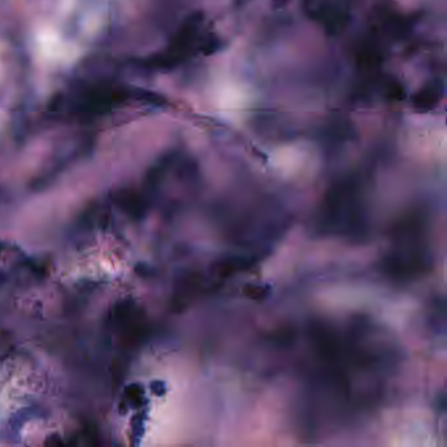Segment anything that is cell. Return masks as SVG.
I'll list each match as a JSON object with an SVG mask.
<instances>
[{"instance_id":"obj_1","label":"cell","mask_w":447,"mask_h":447,"mask_svg":"<svg viewBox=\"0 0 447 447\" xmlns=\"http://www.w3.org/2000/svg\"><path fill=\"white\" fill-rule=\"evenodd\" d=\"M432 267L428 215L413 208L395 221L382 269L396 282H410Z\"/></svg>"},{"instance_id":"obj_2","label":"cell","mask_w":447,"mask_h":447,"mask_svg":"<svg viewBox=\"0 0 447 447\" xmlns=\"http://www.w3.org/2000/svg\"><path fill=\"white\" fill-rule=\"evenodd\" d=\"M366 203L361 187L342 181L325 194L316 215V227L323 235L364 237L366 235Z\"/></svg>"},{"instance_id":"obj_3","label":"cell","mask_w":447,"mask_h":447,"mask_svg":"<svg viewBox=\"0 0 447 447\" xmlns=\"http://www.w3.org/2000/svg\"><path fill=\"white\" fill-rule=\"evenodd\" d=\"M130 96L122 87H114L110 84H95L72 92L65 97L63 105L71 114H99L114 108L128 100Z\"/></svg>"},{"instance_id":"obj_4","label":"cell","mask_w":447,"mask_h":447,"mask_svg":"<svg viewBox=\"0 0 447 447\" xmlns=\"http://www.w3.org/2000/svg\"><path fill=\"white\" fill-rule=\"evenodd\" d=\"M115 203L122 212L134 219H140L146 215L147 205L144 199L131 190H120L115 194Z\"/></svg>"},{"instance_id":"obj_5","label":"cell","mask_w":447,"mask_h":447,"mask_svg":"<svg viewBox=\"0 0 447 447\" xmlns=\"http://www.w3.org/2000/svg\"><path fill=\"white\" fill-rule=\"evenodd\" d=\"M125 398L128 399V401L133 407H137V405L139 407L143 401V398H144L143 387L139 383H133V384L128 385L125 389Z\"/></svg>"},{"instance_id":"obj_6","label":"cell","mask_w":447,"mask_h":447,"mask_svg":"<svg viewBox=\"0 0 447 447\" xmlns=\"http://www.w3.org/2000/svg\"><path fill=\"white\" fill-rule=\"evenodd\" d=\"M45 443H46V444H62L63 441H62V439H61V437H59V435L55 434V435H50V437L46 439V442H45Z\"/></svg>"},{"instance_id":"obj_7","label":"cell","mask_w":447,"mask_h":447,"mask_svg":"<svg viewBox=\"0 0 447 447\" xmlns=\"http://www.w3.org/2000/svg\"><path fill=\"white\" fill-rule=\"evenodd\" d=\"M2 281H3V274L0 273V283H2Z\"/></svg>"},{"instance_id":"obj_8","label":"cell","mask_w":447,"mask_h":447,"mask_svg":"<svg viewBox=\"0 0 447 447\" xmlns=\"http://www.w3.org/2000/svg\"><path fill=\"white\" fill-rule=\"evenodd\" d=\"M0 252H2V246H0Z\"/></svg>"}]
</instances>
